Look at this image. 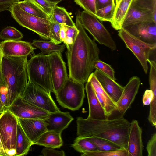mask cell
Returning a JSON list of instances; mask_svg holds the SVG:
<instances>
[{
	"label": "cell",
	"instance_id": "1",
	"mask_svg": "<svg viewBox=\"0 0 156 156\" xmlns=\"http://www.w3.org/2000/svg\"><path fill=\"white\" fill-rule=\"evenodd\" d=\"M77 15L75 25L79 32L73 43L66 47L68 77L84 84L93 73L94 62L99 59L100 50L87 34L81 23L80 14Z\"/></svg>",
	"mask_w": 156,
	"mask_h": 156
},
{
	"label": "cell",
	"instance_id": "2",
	"mask_svg": "<svg viewBox=\"0 0 156 156\" xmlns=\"http://www.w3.org/2000/svg\"><path fill=\"white\" fill-rule=\"evenodd\" d=\"M76 122L78 136L105 139L127 149L130 122L123 117L96 120L79 117Z\"/></svg>",
	"mask_w": 156,
	"mask_h": 156
},
{
	"label": "cell",
	"instance_id": "3",
	"mask_svg": "<svg viewBox=\"0 0 156 156\" xmlns=\"http://www.w3.org/2000/svg\"><path fill=\"white\" fill-rule=\"evenodd\" d=\"M27 57L3 56L1 67L7 89L8 107L21 97L27 83Z\"/></svg>",
	"mask_w": 156,
	"mask_h": 156
},
{
	"label": "cell",
	"instance_id": "4",
	"mask_svg": "<svg viewBox=\"0 0 156 156\" xmlns=\"http://www.w3.org/2000/svg\"><path fill=\"white\" fill-rule=\"evenodd\" d=\"M27 69L28 81L37 85L51 94L53 88L48 55H34L27 61Z\"/></svg>",
	"mask_w": 156,
	"mask_h": 156
},
{
	"label": "cell",
	"instance_id": "5",
	"mask_svg": "<svg viewBox=\"0 0 156 156\" xmlns=\"http://www.w3.org/2000/svg\"><path fill=\"white\" fill-rule=\"evenodd\" d=\"M8 11L20 25L37 33L42 39L50 40L51 33L49 20L28 13L21 9L18 3L12 5Z\"/></svg>",
	"mask_w": 156,
	"mask_h": 156
},
{
	"label": "cell",
	"instance_id": "6",
	"mask_svg": "<svg viewBox=\"0 0 156 156\" xmlns=\"http://www.w3.org/2000/svg\"><path fill=\"white\" fill-rule=\"evenodd\" d=\"M84 84L69 78L55 95L57 101L62 107L72 111L78 110L85 97Z\"/></svg>",
	"mask_w": 156,
	"mask_h": 156
},
{
	"label": "cell",
	"instance_id": "7",
	"mask_svg": "<svg viewBox=\"0 0 156 156\" xmlns=\"http://www.w3.org/2000/svg\"><path fill=\"white\" fill-rule=\"evenodd\" d=\"M80 18L83 27L95 40L108 47L112 51L116 50V44L110 33L94 16L84 10L80 14Z\"/></svg>",
	"mask_w": 156,
	"mask_h": 156
},
{
	"label": "cell",
	"instance_id": "8",
	"mask_svg": "<svg viewBox=\"0 0 156 156\" xmlns=\"http://www.w3.org/2000/svg\"><path fill=\"white\" fill-rule=\"evenodd\" d=\"M119 30V36L123 41L126 47L135 55L147 74L148 69L147 60L149 59L151 52L155 50L156 44L144 42L123 28Z\"/></svg>",
	"mask_w": 156,
	"mask_h": 156
},
{
	"label": "cell",
	"instance_id": "9",
	"mask_svg": "<svg viewBox=\"0 0 156 156\" xmlns=\"http://www.w3.org/2000/svg\"><path fill=\"white\" fill-rule=\"evenodd\" d=\"M21 97L28 102L49 112L60 110L50 94L41 87L29 81Z\"/></svg>",
	"mask_w": 156,
	"mask_h": 156
},
{
	"label": "cell",
	"instance_id": "10",
	"mask_svg": "<svg viewBox=\"0 0 156 156\" xmlns=\"http://www.w3.org/2000/svg\"><path fill=\"white\" fill-rule=\"evenodd\" d=\"M18 120L7 108L0 118V136L5 150L16 149Z\"/></svg>",
	"mask_w": 156,
	"mask_h": 156
},
{
	"label": "cell",
	"instance_id": "11",
	"mask_svg": "<svg viewBox=\"0 0 156 156\" xmlns=\"http://www.w3.org/2000/svg\"><path fill=\"white\" fill-rule=\"evenodd\" d=\"M48 55L53 93L55 95L69 77L61 52L55 51Z\"/></svg>",
	"mask_w": 156,
	"mask_h": 156
},
{
	"label": "cell",
	"instance_id": "12",
	"mask_svg": "<svg viewBox=\"0 0 156 156\" xmlns=\"http://www.w3.org/2000/svg\"><path fill=\"white\" fill-rule=\"evenodd\" d=\"M17 118L45 119L50 112L40 108L20 97L7 108Z\"/></svg>",
	"mask_w": 156,
	"mask_h": 156
},
{
	"label": "cell",
	"instance_id": "13",
	"mask_svg": "<svg viewBox=\"0 0 156 156\" xmlns=\"http://www.w3.org/2000/svg\"><path fill=\"white\" fill-rule=\"evenodd\" d=\"M141 83L139 77L133 76L124 87L122 93L116 103L115 111L120 114L119 117H123L126 111L133 102Z\"/></svg>",
	"mask_w": 156,
	"mask_h": 156
},
{
	"label": "cell",
	"instance_id": "14",
	"mask_svg": "<svg viewBox=\"0 0 156 156\" xmlns=\"http://www.w3.org/2000/svg\"><path fill=\"white\" fill-rule=\"evenodd\" d=\"M123 28L144 42L156 44V23L154 22L138 23Z\"/></svg>",
	"mask_w": 156,
	"mask_h": 156
},
{
	"label": "cell",
	"instance_id": "15",
	"mask_svg": "<svg viewBox=\"0 0 156 156\" xmlns=\"http://www.w3.org/2000/svg\"><path fill=\"white\" fill-rule=\"evenodd\" d=\"M0 46L2 55L10 57H27L36 49L30 43L20 40L4 41Z\"/></svg>",
	"mask_w": 156,
	"mask_h": 156
},
{
	"label": "cell",
	"instance_id": "16",
	"mask_svg": "<svg viewBox=\"0 0 156 156\" xmlns=\"http://www.w3.org/2000/svg\"><path fill=\"white\" fill-rule=\"evenodd\" d=\"M142 129L137 120L130 122L127 150L129 156H142Z\"/></svg>",
	"mask_w": 156,
	"mask_h": 156
},
{
	"label": "cell",
	"instance_id": "17",
	"mask_svg": "<svg viewBox=\"0 0 156 156\" xmlns=\"http://www.w3.org/2000/svg\"><path fill=\"white\" fill-rule=\"evenodd\" d=\"M74 119L69 112L60 110L50 112L44 119L48 131H53L61 134Z\"/></svg>",
	"mask_w": 156,
	"mask_h": 156
},
{
	"label": "cell",
	"instance_id": "18",
	"mask_svg": "<svg viewBox=\"0 0 156 156\" xmlns=\"http://www.w3.org/2000/svg\"><path fill=\"white\" fill-rule=\"evenodd\" d=\"M17 118L23 130L33 145L43 133L47 131L44 119Z\"/></svg>",
	"mask_w": 156,
	"mask_h": 156
},
{
	"label": "cell",
	"instance_id": "19",
	"mask_svg": "<svg viewBox=\"0 0 156 156\" xmlns=\"http://www.w3.org/2000/svg\"><path fill=\"white\" fill-rule=\"evenodd\" d=\"M94 73L103 89L116 104L122 93L124 87L98 69Z\"/></svg>",
	"mask_w": 156,
	"mask_h": 156
},
{
	"label": "cell",
	"instance_id": "20",
	"mask_svg": "<svg viewBox=\"0 0 156 156\" xmlns=\"http://www.w3.org/2000/svg\"><path fill=\"white\" fill-rule=\"evenodd\" d=\"M87 80L90 82L96 96L108 118L115 111V103L103 89L94 72L91 74Z\"/></svg>",
	"mask_w": 156,
	"mask_h": 156
},
{
	"label": "cell",
	"instance_id": "21",
	"mask_svg": "<svg viewBox=\"0 0 156 156\" xmlns=\"http://www.w3.org/2000/svg\"><path fill=\"white\" fill-rule=\"evenodd\" d=\"M85 89L88 99L89 113L87 118L96 120L108 119L99 102L90 82L87 80Z\"/></svg>",
	"mask_w": 156,
	"mask_h": 156
},
{
	"label": "cell",
	"instance_id": "22",
	"mask_svg": "<svg viewBox=\"0 0 156 156\" xmlns=\"http://www.w3.org/2000/svg\"><path fill=\"white\" fill-rule=\"evenodd\" d=\"M154 22L152 12L148 10L140 8L132 2L124 20L122 28L136 23Z\"/></svg>",
	"mask_w": 156,
	"mask_h": 156
},
{
	"label": "cell",
	"instance_id": "23",
	"mask_svg": "<svg viewBox=\"0 0 156 156\" xmlns=\"http://www.w3.org/2000/svg\"><path fill=\"white\" fill-rule=\"evenodd\" d=\"M45 147L60 148L63 145L61 134L53 131H48L43 133L33 143Z\"/></svg>",
	"mask_w": 156,
	"mask_h": 156
},
{
	"label": "cell",
	"instance_id": "24",
	"mask_svg": "<svg viewBox=\"0 0 156 156\" xmlns=\"http://www.w3.org/2000/svg\"><path fill=\"white\" fill-rule=\"evenodd\" d=\"M133 0H121L116 6L113 19L110 22L112 27L119 30L122 28L126 17Z\"/></svg>",
	"mask_w": 156,
	"mask_h": 156
},
{
	"label": "cell",
	"instance_id": "25",
	"mask_svg": "<svg viewBox=\"0 0 156 156\" xmlns=\"http://www.w3.org/2000/svg\"><path fill=\"white\" fill-rule=\"evenodd\" d=\"M33 145L32 142L25 134L18 121L16 141V154L15 156L26 155Z\"/></svg>",
	"mask_w": 156,
	"mask_h": 156
},
{
	"label": "cell",
	"instance_id": "26",
	"mask_svg": "<svg viewBox=\"0 0 156 156\" xmlns=\"http://www.w3.org/2000/svg\"><path fill=\"white\" fill-rule=\"evenodd\" d=\"M49 20L61 24L76 26L70 14L63 7L55 5L53 9Z\"/></svg>",
	"mask_w": 156,
	"mask_h": 156
},
{
	"label": "cell",
	"instance_id": "27",
	"mask_svg": "<svg viewBox=\"0 0 156 156\" xmlns=\"http://www.w3.org/2000/svg\"><path fill=\"white\" fill-rule=\"evenodd\" d=\"M18 4L21 9L28 13L39 18L50 19L49 15L33 0H24Z\"/></svg>",
	"mask_w": 156,
	"mask_h": 156
},
{
	"label": "cell",
	"instance_id": "28",
	"mask_svg": "<svg viewBox=\"0 0 156 156\" xmlns=\"http://www.w3.org/2000/svg\"><path fill=\"white\" fill-rule=\"evenodd\" d=\"M31 44L40 49L41 53L45 55H48L55 51L63 52L65 48V45H59L51 41L40 40H34Z\"/></svg>",
	"mask_w": 156,
	"mask_h": 156
},
{
	"label": "cell",
	"instance_id": "29",
	"mask_svg": "<svg viewBox=\"0 0 156 156\" xmlns=\"http://www.w3.org/2000/svg\"><path fill=\"white\" fill-rule=\"evenodd\" d=\"M72 146L76 151L81 153L98 150L96 146L92 142L86 138L80 136L75 139Z\"/></svg>",
	"mask_w": 156,
	"mask_h": 156
},
{
	"label": "cell",
	"instance_id": "30",
	"mask_svg": "<svg viewBox=\"0 0 156 156\" xmlns=\"http://www.w3.org/2000/svg\"><path fill=\"white\" fill-rule=\"evenodd\" d=\"M116 7L115 0L109 5L96 11L95 16L101 21L111 22L114 16Z\"/></svg>",
	"mask_w": 156,
	"mask_h": 156
},
{
	"label": "cell",
	"instance_id": "31",
	"mask_svg": "<svg viewBox=\"0 0 156 156\" xmlns=\"http://www.w3.org/2000/svg\"><path fill=\"white\" fill-rule=\"evenodd\" d=\"M86 138L93 143L96 146L98 150L115 151L121 148L115 144L105 139L94 137Z\"/></svg>",
	"mask_w": 156,
	"mask_h": 156
},
{
	"label": "cell",
	"instance_id": "32",
	"mask_svg": "<svg viewBox=\"0 0 156 156\" xmlns=\"http://www.w3.org/2000/svg\"><path fill=\"white\" fill-rule=\"evenodd\" d=\"M82 156H129L127 149L121 148L115 151L96 150L86 151L82 153Z\"/></svg>",
	"mask_w": 156,
	"mask_h": 156
},
{
	"label": "cell",
	"instance_id": "33",
	"mask_svg": "<svg viewBox=\"0 0 156 156\" xmlns=\"http://www.w3.org/2000/svg\"><path fill=\"white\" fill-rule=\"evenodd\" d=\"M23 37L22 33L12 27L8 26L0 33V38L4 41L19 40Z\"/></svg>",
	"mask_w": 156,
	"mask_h": 156
},
{
	"label": "cell",
	"instance_id": "34",
	"mask_svg": "<svg viewBox=\"0 0 156 156\" xmlns=\"http://www.w3.org/2000/svg\"><path fill=\"white\" fill-rule=\"evenodd\" d=\"M132 2L139 7L151 11L156 23V0H137Z\"/></svg>",
	"mask_w": 156,
	"mask_h": 156
},
{
	"label": "cell",
	"instance_id": "35",
	"mask_svg": "<svg viewBox=\"0 0 156 156\" xmlns=\"http://www.w3.org/2000/svg\"><path fill=\"white\" fill-rule=\"evenodd\" d=\"M93 67L94 69H98L113 80H116L114 69L108 64L98 59L94 62Z\"/></svg>",
	"mask_w": 156,
	"mask_h": 156
},
{
	"label": "cell",
	"instance_id": "36",
	"mask_svg": "<svg viewBox=\"0 0 156 156\" xmlns=\"http://www.w3.org/2000/svg\"><path fill=\"white\" fill-rule=\"evenodd\" d=\"M51 29V38L50 41L59 44L62 42L60 37V30L61 25L60 24L49 20Z\"/></svg>",
	"mask_w": 156,
	"mask_h": 156
},
{
	"label": "cell",
	"instance_id": "37",
	"mask_svg": "<svg viewBox=\"0 0 156 156\" xmlns=\"http://www.w3.org/2000/svg\"><path fill=\"white\" fill-rule=\"evenodd\" d=\"M75 3L84 11L95 16L96 14L95 0H74Z\"/></svg>",
	"mask_w": 156,
	"mask_h": 156
},
{
	"label": "cell",
	"instance_id": "38",
	"mask_svg": "<svg viewBox=\"0 0 156 156\" xmlns=\"http://www.w3.org/2000/svg\"><path fill=\"white\" fill-rule=\"evenodd\" d=\"M150 64L149 81L150 90L153 92H156V63L155 61L147 60Z\"/></svg>",
	"mask_w": 156,
	"mask_h": 156
},
{
	"label": "cell",
	"instance_id": "39",
	"mask_svg": "<svg viewBox=\"0 0 156 156\" xmlns=\"http://www.w3.org/2000/svg\"><path fill=\"white\" fill-rule=\"evenodd\" d=\"M66 28V40L65 45L67 47L68 46L72 44L79 30L75 27H71L65 25Z\"/></svg>",
	"mask_w": 156,
	"mask_h": 156
},
{
	"label": "cell",
	"instance_id": "40",
	"mask_svg": "<svg viewBox=\"0 0 156 156\" xmlns=\"http://www.w3.org/2000/svg\"><path fill=\"white\" fill-rule=\"evenodd\" d=\"M42 9L50 16L56 4L46 0H33Z\"/></svg>",
	"mask_w": 156,
	"mask_h": 156
},
{
	"label": "cell",
	"instance_id": "41",
	"mask_svg": "<svg viewBox=\"0 0 156 156\" xmlns=\"http://www.w3.org/2000/svg\"><path fill=\"white\" fill-rule=\"evenodd\" d=\"M146 149L148 156H156V133L153 134L148 142Z\"/></svg>",
	"mask_w": 156,
	"mask_h": 156
},
{
	"label": "cell",
	"instance_id": "42",
	"mask_svg": "<svg viewBox=\"0 0 156 156\" xmlns=\"http://www.w3.org/2000/svg\"><path fill=\"white\" fill-rule=\"evenodd\" d=\"M42 155L44 156H65V153L63 150H58L54 148L45 147L41 151Z\"/></svg>",
	"mask_w": 156,
	"mask_h": 156
},
{
	"label": "cell",
	"instance_id": "43",
	"mask_svg": "<svg viewBox=\"0 0 156 156\" xmlns=\"http://www.w3.org/2000/svg\"><path fill=\"white\" fill-rule=\"evenodd\" d=\"M154 95H156V92H153L150 89L146 90L143 97L142 101L143 105H150Z\"/></svg>",
	"mask_w": 156,
	"mask_h": 156
},
{
	"label": "cell",
	"instance_id": "44",
	"mask_svg": "<svg viewBox=\"0 0 156 156\" xmlns=\"http://www.w3.org/2000/svg\"><path fill=\"white\" fill-rule=\"evenodd\" d=\"M20 1V0H0V12L9 10L12 5Z\"/></svg>",
	"mask_w": 156,
	"mask_h": 156
},
{
	"label": "cell",
	"instance_id": "45",
	"mask_svg": "<svg viewBox=\"0 0 156 156\" xmlns=\"http://www.w3.org/2000/svg\"><path fill=\"white\" fill-rule=\"evenodd\" d=\"M7 89L5 86L0 88V101L6 108L8 107Z\"/></svg>",
	"mask_w": 156,
	"mask_h": 156
},
{
	"label": "cell",
	"instance_id": "46",
	"mask_svg": "<svg viewBox=\"0 0 156 156\" xmlns=\"http://www.w3.org/2000/svg\"><path fill=\"white\" fill-rule=\"evenodd\" d=\"M113 0H95L96 10L101 9L110 4Z\"/></svg>",
	"mask_w": 156,
	"mask_h": 156
},
{
	"label": "cell",
	"instance_id": "47",
	"mask_svg": "<svg viewBox=\"0 0 156 156\" xmlns=\"http://www.w3.org/2000/svg\"><path fill=\"white\" fill-rule=\"evenodd\" d=\"M2 56V54L0 46V88L2 87L5 86L1 67V60Z\"/></svg>",
	"mask_w": 156,
	"mask_h": 156
},
{
	"label": "cell",
	"instance_id": "48",
	"mask_svg": "<svg viewBox=\"0 0 156 156\" xmlns=\"http://www.w3.org/2000/svg\"><path fill=\"white\" fill-rule=\"evenodd\" d=\"M59 34L62 41L64 44L66 40V28L65 25H61Z\"/></svg>",
	"mask_w": 156,
	"mask_h": 156
},
{
	"label": "cell",
	"instance_id": "49",
	"mask_svg": "<svg viewBox=\"0 0 156 156\" xmlns=\"http://www.w3.org/2000/svg\"><path fill=\"white\" fill-rule=\"evenodd\" d=\"M0 156H7L0 136Z\"/></svg>",
	"mask_w": 156,
	"mask_h": 156
},
{
	"label": "cell",
	"instance_id": "50",
	"mask_svg": "<svg viewBox=\"0 0 156 156\" xmlns=\"http://www.w3.org/2000/svg\"><path fill=\"white\" fill-rule=\"evenodd\" d=\"M6 108L0 101V115L3 112Z\"/></svg>",
	"mask_w": 156,
	"mask_h": 156
},
{
	"label": "cell",
	"instance_id": "51",
	"mask_svg": "<svg viewBox=\"0 0 156 156\" xmlns=\"http://www.w3.org/2000/svg\"><path fill=\"white\" fill-rule=\"evenodd\" d=\"M47 1L57 5L62 0H46Z\"/></svg>",
	"mask_w": 156,
	"mask_h": 156
},
{
	"label": "cell",
	"instance_id": "52",
	"mask_svg": "<svg viewBox=\"0 0 156 156\" xmlns=\"http://www.w3.org/2000/svg\"><path fill=\"white\" fill-rule=\"evenodd\" d=\"M115 2L116 6H117L120 2L121 0H115Z\"/></svg>",
	"mask_w": 156,
	"mask_h": 156
},
{
	"label": "cell",
	"instance_id": "53",
	"mask_svg": "<svg viewBox=\"0 0 156 156\" xmlns=\"http://www.w3.org/2000/svg\"><path fill=\"white\" fill-rule=\"evenodd\" d=\"M5 110V109H4ZM3 112L0 115V118H1V117L2 115V114H3Z\"/></svg>",
	"mask_w": 156,
	"mask_h": 156
},
{
	"label": "cell",
	"instance_id": "54",
	"mask_svg": "<svg viewBox=\"0 0 156 156\" xmlns=\"http://www.w3.org/2000/svg\"><path fill=\"white\" fill-rule=\"evenodd\" d=\"M133 1H136L137 0H133Z\"/></svg>",
	"mask_w": 156,
	"mask_h": 156
}]
</instances>
